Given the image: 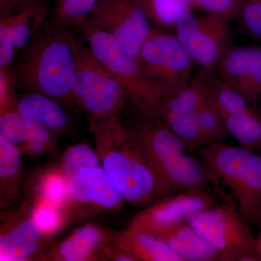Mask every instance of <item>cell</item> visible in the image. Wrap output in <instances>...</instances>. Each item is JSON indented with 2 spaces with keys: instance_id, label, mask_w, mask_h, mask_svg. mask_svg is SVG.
I'll return each instance as SVG.
<instances>
[{
  "instance_id": "19",
  "label": "cell",
  "mask_w": 261,
  "mask_h": 261,
  "mask_svg": "<svg viewBox=\"0 0 261 261\" xmlns=\"http://www.w3.org/2000/svg\"><path fill=\"white\" fill-rule=\"evenodd\" d=\"M56 134L11 109L1 110L0 136L15 145L22 144L29 154H42L54 144Z\"/></svg>"
},
{
  "instance_id": "14",
  "label": "cell",
  "mask_w": 261,
  "mask_h": 261,
  "mask_svg": "<svg viewBox=\"0 0 261 261\" xmlns=\"http://www.w3.org/2000/svg\"><path fill=\"white\" fill-rule=\"evenodd\" d=\"M217 69L223 82L257 108L261 102V47H231Z\"/></svg>"
},
{
  "instance_id": "11",
  "label": "cell",
  "mask_w": 261,
  "mask_h": 261,
  "mask_svg": "<svg viewBox=\"0 0 261 261\" xmlns=\"http://www.w3.org/2000/svg\"><path fill=\"white\" fill-rule=\"evenodd\" d=\"M82 25L111 34L135 58L154 29L135 0H104Z\"/></svg>"
},
{
  "instance_id": "3",
  "label": "cell",
  "mask_w": 261,
  "mask_h": 261,
  "mask_svg": "<svg viewBox=\"0 0 261 261\" xmlns=\"http://www.w3.org/2000/svg\"><path fill=\"white\" fill-rule=\"evenodd\" d=\"M87 120L102 167L125 200L142 207L152 203L155 181L128 126L121 119Z\"/></svg>"
},
{
  "instance_id": "31",
  "label": "cell",
  "mask_w": 261,
  "mask_h": 261,
  "mask_svg": "<svg viewBox=\"0 0 261 261\" xmlns=\"http://www.w3.org/2000/svg\"><path fill=\"white\" fill-rule=\"evenodd\" d=\"M234 20L252 37L261 38V0H241Z\"/></svg>"
},
{
  "instance_id": "33",
  "label": "cell",
  "mask_w": 261,
  "mask_h": 261,
  "mask_svg": "<svg viewBox=\"0 0 261 261\" xmlns=\"http://www.w3.org/2000/svg\"><path fill=\"white\" fill-rule=\"evenodd\" d=\"M252 223H256V224L261 225V205L260 206V207H259L256 214H255L253 221H252Z\"/></svg>"
},
{
  "instance_id": "4",
  "label": "cell",
  "mask_w": 261,
  "mask_h": 261,
  "mask_svg": "<svg viewBox=\"0 0 261 261\" xmlns=\"http://www.w3.org/2000/svg\"><path fill=\"white\" fill-rule=\"evenodd\" d=\"M121 84L128 101L138 114L159 118L161 102L172 93L149 76L137 60L130 56L108 33L89 25L73 31Z\"/></svg>"
},
{
  "instance_id": "12",
  "label": "cell",
  "mask_w": 261,
  "mask_h": 261,
  "mask_svg": "<svg viewBox=\"0 0 261 261\" xmlns=\"http://www.w3.org/2000/svg\"><path fill=\"white\" fill-rule=\"evenodd\" d=\"M214 192L212 189L192 188L161 197L146 206L132 220L128 228L156 235L188 221L197 211L219 203Z\"/></svg>"
},
{
  "instance_id": "6",
  "label": "cell",
  "mask_w": 261,
  "mask_h": 261,
  "mask_svg": "<svg viewBox=\"0 0 261 261\" xmlns=\"http://www.w3.org/2000/svg\"><path fill=\"white\" fill-rule=\"evenodd\" d=\"M73 47L75 68L72 92L77 108L87 118L121 119L129 102L121 84L75 34Z\"/></svg>"
},
{
  "instance_id": "25",
  "label": "cell",
  "mask_w": 261,
  "mask_h": 261,
  "mask_svg": "<svg viewBox=\"0 0 261 261\" xmlns=\"http://www.w3.org/2000/svg\"><path fill=\"white\" fill-rule=\"evenodd\" d=\"M205 73L206 87L211 102L221 116L245 112L253 108L243 94L223 82L219 76L212 74V70Z\"/></svg>"
},
{
  "instance_id": "24",
  "label": "cell",
  "mask_w": 261,
  "mask_h": 261,
  "mask_svg": "<svg viewBox=\"0 0 261 261\" xmlns=\"http://www.w3.org/2000/svg\"><path fill=\"white\" fill-rule=\"evenodd\" d=\"M156 29L175 28L180 19L193 10L191 0H135Z\"/></svg>"
},
{
  "instance_id": "22",
  "label": "cell",
  "mask_w": 261,
  "mask_h": 261,
  "mask_svg": "<svg viewBox=\"0 0 261 261\" xmlns=\"http://www.w3.org/2000/svg\"><path fill=\"white\" fill-rule=\"evenodd\" d=\"M22 178L20 150L16 145L0 136V202L1 206L20 198Z\"/></svg>"
},
{
  "instance_id": "16",
  "label": "cell",
  "mask_w": 261,
  "mask_h": 261,
  "mask_svg": "<svg viewBox=\"0 0 261 261\" xmlns=\"http://www.w3.org/2000/svg\"><path fill=\"white\" fill-rule=\"evenodd\" d=\"M69 205H90L95 210L121 207L124 197L113 185L102 166L81 170L69 180Z\"/></svg>"
},
{
  "instance_id": "32",
  "label": "cell",
  "mask_w": 261,
  "mask_h": 261,
  "mask_svg": "<svg viewBox=\"0 0 261 261\" xmlns=\"http://www.w3.org/2000/svg\"><path fill=\"white\" fill-rule=\"evenodd\" d=\"M194 8L207 14L216 15L232 21L236 18L241 0H191Z\"/></svg>"
},
{
  "instance_id": "18",
  "label": "cell",
  "mask_w": 261,
  "mask_h": 261,
  "mask_svg": "<svg viewBox=\"0 0 261 261\" xmlns=\"http://www.w3.org/2000/svg\"><path fill=\"white\" fill-rule=\"evenodd\" d=\"M11 109L24 118L47 127L56 135L67 132L70 120L66 108L45 94L34 92L15 91L9 106L1 110Z\"/></svg>"
},
{
  "instance_id": "15",
  "label": "cell",
  "mask_w": 261,
  "mask_h": 261,
  "mask_svg": "<svg viewBox=\"0 0 261 261\" xmlns=\"http://www.w3.org/2000/svg\"><path fill=\"white\" fill-rule=\"evenodd\" d=\"M28 210L2 218L0 260H28L37 255L44 240Z\"/></svg>"
},
{
  "instance_id": "28",
  "label": "cell",
  "mask_w": 261,
  "mask_h": 261,
  "mask_svg": "<svg viewBox=\"0 0 261 261\" xmlns=\"http://www.w3.org/2000/svg\"><path fill=\"white\" fill-rule=\"evenodd\" d=\"M197 121L202 147L223 142L229 136L222 116L211 102L208 94L199 107Z\"/></svg>"
},
{
  "instance_id": "21",
  "label": "cell",
  "mask_w": 261,
  "mask_h": 261,
  "mask_svg": "<svg viewBox=\"0 0 261 261\" xmlns=\"http://www.w3.org/2000/svg\"><path fill=\"white\" fill-rule=\"evenodd\" d=\"M113 243L137 261H184L162 239L145 231L128 228L117 231L113 233Z\"/></svg>"
},
{
  "instance_id": "1",
  "label": "cell",
  "mask_w": 261,
  "mask_h": 261,
  "mask_svg": "<svg viewBox=\"0 0 261 261\" xmlns=\"http://www.w3.org/2000/svg\"><path fill=\"white\" fill-rule=\"evenodd\" d=\"M73 36L68 27L49 18L10 66L5 68L15 90L45 94L66 109L79 111L72 92Z\"/></svg>"
},
{
  "instance_id": "20",
  "label": "cell",
  "mask_w": 261,
  "mask_h": 261,
  "mask_svg": "<svg viewBox=\"0 0 261 261\" xmlns=\"http://www.w3.org/2000/svg\"><path fill=\"white\" fill-rule=\"evenodd\" d=\"M156 236L162 239L184 261H226L189 221L168 228Z\"/></svg>"
},
{
  "instance_id": "13",
  "label": "cell",
  "mask_w": 261,
  "mask_h": 261,
  "mask_svg": "<svg viewBox=\"0 0 261 261\" xmlns=\"http://www.w3.org/2000/svg\"><path fill=\"white\" fill-rule=\"evenodd\" d=\"M207 94L205 73L202 70L185 88L166 96L160 106L159 118L192 151L202 147L197 116Z\"/></svg>"
},
{
  "instance_id": "7",
  "label": "cell",
  "mask_w": 261,
  "mask_h": 261,
  "mask_svg": "<svg viewBox=\"0 0 261 261\" xmlns=\"http://www.w3.org/2000/svg\"><path fill=\"white\" fill-rule=\"evenodd\" d=\"M188 221L226 261H261L257 238L233 198L197 211Z\"/></svg>"
},
{
  "instance_id": "2",
  "label": "cell",
  "mask_w": 261,
  "mask_h": 261,
  "mask_svg": "<svg viewBox=\"0 0 261 261\" xmlns=\"http://www.w3.org/2000/svg\"><path fill=\"white\" fill-rule=\"evenodd\" d=\"M153 175L156 200L192 188L211 189L217 183L200 158L159 118L138 114L128 126Z\"/></svg>"
},
{
  "instance_id": "26",
  "label": "cell",
  "mask_w": 261,
  "mask_h": 261,
  "mask_svg": "<svg viewBox=\"0 0 261 261\" xmlns=\"http://www.w3.org/2000/svg\"><path fill=\"white\" fill-rule=\"evenodd\" d=\"M104 0H53L50 18L68 27L80 28Z\"/></svg>"
},
{
  "instance_id": "9",
  "label": "cell",
  "mask_w": 261,
  "mask_h": 261,
  "mask_svg": "<svg viewBox=\"0 0 261 261\" xmlns=\"http://www.w3.org/2000/svg\"><path fill=\"white\" fill-rule=\"evenodd\" d=\"M53 0H0V68L14 61L51 17Z\"/></svg>"
},
{
  "instance_id": "34",
  "label": "cell",
  "mask_w": 261,
  "mask_h": 261,
  "mask_svg": "<svg viewBox=\"0 0 261 261\" xmlns=\"http://www.w3.org/2000/svg\"><path fill=\"white\" fill-rule=\"evenodd\" d=\"M257 253H258L259 256L261 258V231L257 238Z\"/></svg>"
},
{
  "instance_id": "17",
  "label": "cell",
  "mask_w": 261,
  "mask_h": 261,
  "mask_svg": "<svg viewBox=\"0 0 261 261\" xmlns=\"http://www.w3.org/2000/svg\"><path fill=\"white\" fill-rule=\"evenodd\" d=\"M113 238V233L97 225H84L57 244L44 257L56 261L107 260L106 250Z\"/></svg>"
},
{
  "instance_id": "8",
  "label": "cell",
  "mask_w": 261,
  "mask_h": 261,
  "mask_svg": "<svg viewBox=\"0 0 261 261\" xmlns=\"http://www.w3.org/2000/svg\"><path fill=\"white\" fill-rule=\"evenodd\" d=\"M231 21L216 15H184L175 27V35L196 64L205 70L217 68L232 46Z\"/></svg>"
},
{
  "instance_id": "29",
  "label": "cell",
  "mask_w": 261,
  "mask_h": 261,
  "mask_svg": "<svg viewBox=\"0 0 261 261\" xmlns=\"http://www.w3.org/2000/svg\"><path fill=\"white\" fill-rule=\"evenodd\" d=\"M69 212V206L58 207L44 202H36L31 211L34 223L45 238L54 236L64 228Z\"/></svg>"
},
{
  "instance_id": "30",
  "label": "cell",
  "mask_w": 261,
  "mask_h": 261,
  "mask_svg": "<svg viewBox=\"0 0 261 261\" xmlns=\"http://www.w3.org/2000/svg\"><path fill=\"white\" fill-rule=\"evenodd\" d=\"M101 160L97 151L86 143L70 146L61 158L59 169L69 181L75 173L88 168L99 167Z\"/></svg>"
},
{
  "instance_id": "27",
  "label": "cell",
  "mask_w": 261,
  "mask_h": 261,
  "mask_svg": "<svg viewBox=\"0 0 261 261\" xmlns=\"http://www.w3.org/2000/svg\"><path fill=\"white\" fill-rule=\"evenodd\" d=\"M69 181L59 168L46 171L38 181L37 200L58 207H68L70 203Z\"/></svg>"
},
{
  "instance_id": "5",
  "label": "cell",
  "mask_w": 261,
  "mask_h": 261,
  "mask_svg": "<svg viewBox=\"0 0 261 261\" xmlns=\"http://www.w3.org/2000/svg\"><path fill=\"white\" fill-rule=\"evenodd\" d=\"M215 181L231 190L238 210L252 224L261 205V154L224 142L196 149Z\"/></svg>"
},
{
  "instance_id": "10",
  "label": "cell",
  "mask_w": 261,
  "mask_h": 261,
  "mask_svg": "<svg viewBox=\"0 0 261 261\" xmlns=\"http://www.w3.org/2000/svg\"><path fill=\"white\" fill-rule=\"evenodd\" d=\"M136 59L149 76L172 93L192 82L195 63L175 34L154 29Z\"/></svg>"
},
{
  "instance_id": "23",
  "label": "cell",
  "mask_w": 261,
  "mask_h": 261,
  "mask_svg": "<svg viewBox=\"0 0 261 261\" xmlns=\"http://www.w3.org/2000/svg\"><path fill=\"white\" fill-rule=\"evenodd\" d=\"M222 118L228 134L237 140L240 147L261 152V116L256 108L222 116Z\"/></svg>"
}]
</instances>
